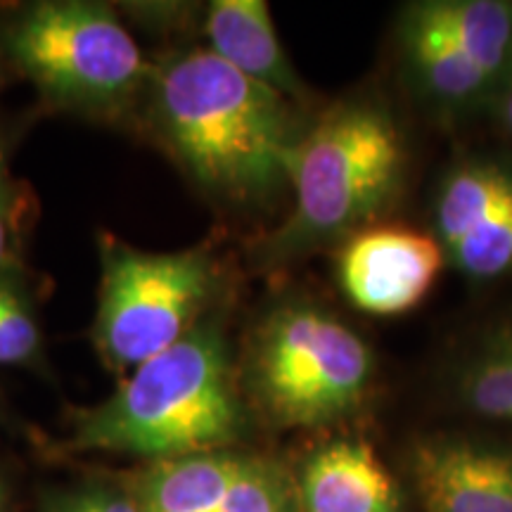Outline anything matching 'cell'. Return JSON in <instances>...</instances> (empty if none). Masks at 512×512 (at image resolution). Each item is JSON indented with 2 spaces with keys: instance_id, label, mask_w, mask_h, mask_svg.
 I'll return each instance as SVG.
<instances>
[{
  "instance_id": "277c9868",
  "label": "cell",
  "mask_w": 512,
  "mask_h": 512,
  "mask_svg": "<svg viewBox=\"0 0 512 512\" xmlns=\"http://www.w3.org/2000/svg\"><path fill=\"white\" fill-rule=\"evenodd\" d=\"M247 387L283 430L332 425L363 406L375 375L373 349L323 306L280 304L249 342Z\"/></svg>"
},
{
  "instance_id": "3957f363",
  "label": "cell",
  "mask_w": 512,
  "mask_h": 512,
  "mask_svg": "<svg viewBox=\"0 0 512 512\" xmlns=\"http://www.w3.org/2000/svg\"><path fill=\"white\" fill-rule=\"evenodd\" d=\"M406 145L389 110L375 100L339 102L299 140L294 202L261 242V266H283L368 228L399 197Z\"/></svg>"
},
{
  "instance_id": "44dd1931",
  "label": "cell",
  "mask_w": 512,
  "mask_h": 512,
  "mask_svg": "<svg viewBox=\"0 0 512 512\" xmlns=\"http://www.w3.org/2000/svg\"><path fill=\"white\" fill-rule=\"evenodd\" d=\"M48 512H74V510L69 508L67 503H64V498H62V496H57V498H53V501H50V505H48Z\"/></svg>"
},
{
  "instance_id": "7c38bea8",
  "label": "cell",
  "mask_w": 512,
  "mask_h": 512,
  "mask_svg": "<svg viewBox=\"0 0 512 512\" xmlns=\"http://www.w3.org/2000/svg\"><path fill=\"white\" fill-rule=\"evenodd\" d=\"M406 17L451 41L496 86L512 76V3L503 0H427ZM498 95V93H496Z\"/></svg>"
},
{
  "instance_id": "8992f818",
  "label": "cell",
  "mask_w": 512,
  "mask_h": 512,
  "mask_svg": "<svg viewBox=\"0 0 512 512\" xmlns=\"http://www.w3.org/2000/svg\"><path fill=\"white\" fill-rule=\"evenodd\" d=\"M102 285L95 344L107 366L133 370L188 335L219 283L202 249L143 252L112 235L100 242Z\"/></svg>"
},
{
  "instance_id": "7a4b0ae2",
  "label": "cell",
  "mask_w": 512,
  "mask_h": 512,
  "mask_svg": "<svg viewBox=\"0 0 512 512\" xmlns=\"http://www.w3.org/2000/svg\"><path fill=\"white\" fill-rule=\"evenodd\" d=\"M245 425L226 337L202 320L174 347L133 368L110 399L76 413L62 448L162 463L230 451Z\"/></svg>"
},
{
  "instance_id": "4fadbf2b",
  "label": "cell",
  "mask_w": 512,
  "mask_h": 512,
  "mask_svg": "<svg viewBox=\"0 0 512 512\" xmlns=\"http://www.w3.org/2000/svg\"><path fill=\"white\" fill-rule=\"evenodd\" d=\"M247 463V453L214 451L152 463L131 491L145 512H214Z\"/></svg>"
},
{
  "instance_id": "d6986e66",
  "label": "cell",
  "mask_w": 512,
  "mask_h": 512,
  "mask_svg": "<svg viewBox=\"0 0 512 512\" xmlns=\"http://www.w3.org/2000/svg\"><path fill=\"white\" fill-rule=\"evenodd\" d=\"M12 228H15V188H12L8 159L0 145V271L10 252Z\"/></svg>"
},
{
  "instance_id": "8fae6325",
  "label": "cell",
  "mask_w": 512,
  "mask_h": 512,
  "mask_svg": "<svg viewBox=\"0 0 512 512\" xmlns=\"http://www.w3.org/2000/svg\"><path fill=\"white\" fill-rule=\"evenodd\" d=\"M204 34L209 53L240 74L273 88L285 100L304 98V83L287 60L264 0H214L207 8Z\"/></svg>"
},
{
  "instance_id": "2e32d148",
  "label": "cell",
  "mask_w": 512,
  "mask_h": 512,
  "mask_svg": "<svg viewBox=\"0 0 512 512\" xmlns=\"http://www.w3.org/2000/svg\"><path fill=\"white\" fill-rule=\"evenodd\" d=\"M214 512H299L297 491L273 460L247 456V463Z\"/></svg>"
},
{
  "instance_id": "ffe728a7",
  "label": "cell",
  "mask_w": 512,
  "mask_h": 512,
  "mask_svg": "<svg viewBox=\"0 0 512 512\" xmlns=\"http://www.w3.org/2000/svg\"><path fill=\"white\" fill-rule=\"evenodd\" d=\"M496 105H498V117H501L503 128L512 136V76L501 91H498Z\"/></svg>"
},
{
  "instance_id": "5b68a950",
  "label": "cell",
  "mask_w": 512,
  "mask_h": 512,
  "mask_svg": "<svg viewBox=\"0 0 512 512\" xmlns=\"http://www.w3.org/2000/svg\"><path fill=\"white\" fill-rule=\"evenodd\" d=\"M12 64L55 105L117 114L136 98L147 64L110 8L50 0L22 10L3 31Z\"/></svg>"
},
{
  "instance_id": "6da1fadb",
  "label": "cell",
  "mask_w": 512,
  "mask_h": 512,
  "mask_svg": "<svg viewBox=\"0 0 512 512\" xmlns=\"http://www.w3.org/2000/svg\"><path fill=\"white\" fill-rule=\"evenodd\" d=\"M150 105L159 140L207 195L259 207L290 185L304 136L290 105L209 50L164 57Z\"/></svg>"
},
{
  "instance_id": "ac0fdd59",
  "label": "cell",
  "mask_w": 512,
  "mask_h": 512,
  "mask_svg": "<svg viewBox=\"0 0 512 512\" xmlns=\"http://www.w3.org/2000/svg\"><path fill=\"white\" fill-rule=\"evenodd\" d=\"M62 498L74 512H145L131 491L114 486H86Z\"/></svg>"
},
{
  "instance_id": "ba28073f",
  "label": "cell",
  "mask_w": 512,
  "mask_h": 512,
  "mask_svg": "<svg viewBox=\"0 0 512 512\" xmlns=\"http://www.w3.org/2000/svg\"><path fill=\"white\" fill-rule=\"evenodd\" d=\"M437 238L406 226H368L339 245L337 283L368 316H401L422 304L444 271Z\"/></svg>"
},
{
  "instance_id": "9c48e42d",
  "label": "cell",
  "mask_w": 512,
  "mask_h": 512,
  "mask_svg": "<svg viewBox=\"0 0 512 512\" xmlns=\"http://www.w3.org/2000/svg\"><path fill=\"white\" fill-rule=\"evenodd\" d=\"M406 472L425 512H512V444L432 434L408 448Z\"/></svg>"
},
{
  "instance_id": "9a60e30c",
  "label": "cell",
  "mask_w": 512,
  "mask_h": 512,
  "mask_svg": "<svg viewBox=\"0 0 512 512\" xmlns=\"http://www.w3.org/2000/svg\"><path fill=\"white\" fill-rule=\"evenodd\" d=\"M456 392L479 418L512 422V316L477 339L458 366Z\"/></svg>"
},
{
  "instance_id": "5bb4252c",
  "label": "cell",
  "mask_w": 512,
  "mask_h": 512,
  "mask_svg": "<svg viewBox=\"0 0 512 512\" xmlns=\"http://www.w3.org/2000/svg\"><path fill=\"white\" fill-rule=\"evenodd\" d=\"M401 46L418 88L437 105L463 110L496 98V86L475 62L467 60L444 36L406 15L401 22Z\"/></svg>"
},
{
  "instance_id": "e0dca14e",
  "label": "cell",
  "mask_w": 512,
  "mask_h": 512,
  "mask_svg": "<svg viewBox=\"0 0 512 512\" xmlns=\"http://www.w3.org/2000/svg\"><path fill=\"white\" fill-rule=\"evenodd\" d=\"M41 354V330L17 283L0 275V366H24Z\"/></svg>"
},
{
  "instance_id": "7402d4cb",
  "label": "cell",
  "mask_w": 512,
  "mask_h": 512,
  "mask_svg": "<svg viewBox=\"0 0 512 512\" xmlns=\"http://www.w3.org/2000/svg\"><path fill=\"white\" fill-rule=\"evenodd\" d=\"M0 512H8V494H5L3 479H0Z\"/></svg>"
},
{
  "instance_id": "30bf717a",
  "label": "cell",
  "mask_w": 512,
  "mask_h": 512,
  "mask_svg": "<svg viewBox=\"0 0 512 512\" xmlns=\"http://www.w3.org/2000/svg\"><path fill=\"white\" fill-rule=\"evenodd\" d=\"M299 512H401L396 482L361 439H335L306 458Z\"/></svg>"
},
{
  "instance_id": "52a82bcc",
  "label": "cell",
  "mask_w": 512,
  "mask_h": 512,
  "mask_svg": "<svg viewBox=\"0 0 512 512\" xmlns=\"http://www.w3.org/2000/svg\"><path fill=\"white\" fill-rule=\"evenodd\" d=\"M434 238L465 278H512V169L479 157L453 166L434 200Z\"/></svg>"
}]
</instances>
